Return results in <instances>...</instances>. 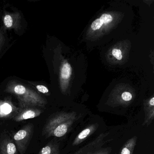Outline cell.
Listing matches in <instances>:
<instances>
[{"label": "cell", "instance_id": "obj_13", "mask_svg": "<svg viewBox=\"0 0 154 154\" xmlns=\"http://www.w3.org/2000/svg\"><path fill=\"white\" fill-rule=\"evenodd\" d=\"M122 98L124 101H128L131 100L132 99V95L129 92H125L122 93Z\"/></svg>", "mask_w": 154, "mask_h": 154}, {"label": "cell", "instance_id": "obj_16", "mask_svg": "<svg viewBox=\"0 0 154 154\" xmlns=\"http://www.w3.org/2000/svg\"><path fill=\"white\" fill-rule=\"evenodd\" d=\"M149 104L151 106H154V98H152V99L149 101Z\"/></svg>", "mask_w": 154, "mask_h": 154}, {"label": "cell", "instance_id": "obj_15", "mask_svg": "<svg viewBox=\"0 0 154 154\" xmlns=\"http://www.w3.org/2000/svg\"><path fill=\"white\" fill-rule=\"evenodd\" d=\"M121 154H130V151L128 148L124 147L122 151Z\"/></svg>", "mask_w": 154, "mask_h": 154}, {"label": "cell", "instance_id": "obj_5", "mask_svg": "<svg viewBox=\"0 0 154 154\" xmlns=\"http://www.w3.org/2000/svg\"><path fill=\"white\" fill-rule=\"evenodd\" d=\"M0 154H18L15 142L9 137L0 140Z\"/></svg>", "mask_w": 154, "mask_h": 154}, {"label": "cell", "instance_id": "obj_14", "mask_svg": "<svg viewBox=\"0 0 154 154\" xmlns=\"http://www.w3.org/2000/svg\"><path fill=\"white\" fill-rule=\"evenodd\" d=\"M38 91L43 94H47L48 92V90L46 86L43 85H38L36 86Z\"/></svg>", "mask_w": 154, "mask_h": 154}, {"label": "cell", "instance_id": "obj_11", "mask_svg": "<svg viewBox=\"0 0 154 154\" xmlns=\"http://www.w3.org/2000/svg\"><path fill=\"white\" fill-rule=\"evenodd\" d=\"M90 131H91V130L89 128L84 130L78 135V138L80 140L83 139L85 138L90 134Z\"/></svg>", "mask_w": 154, "mask_h": 154}, {"label": "cell", "instance_id": "obj_6", "mask_svg": "<svg viewBox=\"0 0 154 154\" xmlns=\"http://www.w3.org/2000/svg\"><path fill=\"white\" fill-rule=\"evenodd\" d=\"M38 154H57V148L54 145L49 143L39 150Z\"/></svg>", "mask_w": 154, "mask_h": 154}, {"label": "cell", "instance_id": "obj_8", "mask_svg": "<svg viewBox=\"0 0 154 154\" xmlns=\"http://www.w3.org/2000/svg\"><path fill=\"white\" fill-rule=\"evenodd\" d=\"M3 21H4V24L5 26L8 28H10L13 26L14 20L11 15H8V14L5 15Z\"/></svg>", "mask_w": 154, "mask_h": 154}, {"label": "cell", "instance_id": "obj_7", "mask_svg": "<svg viewBox=\"0 0 154 154\" xmlns=\"http://www.w3.org/2000/svg\"><path fill=\"white\" fill-rule=\"evenodd\" d=\"M72 74L71 65L68 63L64 64L61 69V77L64 79H68Z\"/></svg>", "mask_w": 154, "mask_h": 154}, {"label": "cell", "instance_id": "obj_10", "mask_svg": "<svg viewBox=\"0 0 154 154\" xmlns=\"http://www.w3.org/2000/svg\"><path fill=\"white\" fill-rule=\"evenodd\" d=\"M103 24V23L101 21L100 19H97L93 22L91 26V27L93 30H96L100 28L102 26Z\"/></svg>", "mask_w": 154, "mask_h": 154}, {"label": "cell", "instance_id": "obj_4", "mask_svg": "<svg viewBox=\"0 0 154 154\" xmlns=\"http://www.w3.org/2000/svg\"><path fill=\"white\" fill-rule=\"evenodd\" d=\"M43 110L36 107H29L20 109L13 119L16 122H21L30 119H34L40 116Z\"/></svg>", "mask_w": 154, "mask_h": 154}, {"label": "cell", "instance_id": "obj_2", "mask_svg": "<svg viewBox=\"0 0 154 154\" xmlns=\"http://www.w3.org/2000/svg\"><path fill=\"white\" fill-rule=\"evenodd\" d=\"M34 129V124L29 123L13 135V140L20 154H24L26 151L33 137Z\"/></svg>", "mask_w": 154, "mask_h": 154}, {"label": "cell", "instance_id": "obj_1", "mask_svg": "<svg viewBox=\"0 0 154 154\" xmlns=\"http://www.w3.org/2000/svg\"><path fill=\"white\" fill-rule=\"evenodd\" d=\"M6 91L14 94L17 98L20 109L26 107H44L46 101L41 95L20 84H14L7 87Z\"/></svg>", "mask_w": 154, "mask_h": 154}, {"label": "cell", "instance_id": "obj_3", "mask_svg": "<svg viewBox=\"0 0 154 154\" xmlns=\"http://www.w3.org/2000/svg\"><path fill=\"white\" fill-rule=\"evenodd\" d=\"M20 108L15 106L9 100H0V119H13L19 111Z\"/></svg>", "mask_w": 154, "mask_h": 154}, {"label": "cell", "instance_id": "obj_12", "mask_svg": "<svg viewBox=\"0 0 154 154\" xmlns=\"http://www.w3.org/2000/svg\"><path fill=\"white\" fill-rule=\"evenodd\" d=\"M112 54L118 60H121L122 58L121 51L119 49H114L112 51Z\"/></svg>", "mask_w": 154, "mask_h": 154}, {"label": "cell", "instance_id": "obj_9", "mask_svg": "<svg viewBox=\"0 0 154 154\" xmlns=\"http://www.w3.org/2000/svg\"><path fill=\"white\" fill-rule=\"evenodd\" d=\"M100 20L103 24H106L111 22L112 20V18L109 14H104L102 15L100 18Z\"/></svg>", "mask_w": 154, "mask_h": 154}]
</instances>
